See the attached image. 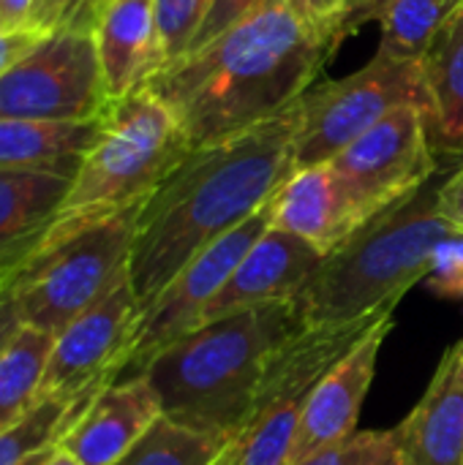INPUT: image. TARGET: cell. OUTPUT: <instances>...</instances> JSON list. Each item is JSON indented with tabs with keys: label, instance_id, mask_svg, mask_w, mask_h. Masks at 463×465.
Masks as SVG:
<instances>
[{
	"label": "cell",
	"instance_id": "cell-13",
	"mask_svg": "<svg viewBox=\"0 0 463 465\" xmlns=\"http://www.w3.org/2000/svg\"><path fill=\"white\" fill-rule=\"evenodd\" d=\"M390 330H393V316L382 319L311 392L308 406L300 417L289 465L300 463L317 452H325L357 433L355 428L366 395L374 384L377 360Z\"/></svg>",
	"mask_w": 463,
	"mask_h": 465
},
{
	"label": "cell",
	"instance_id": "cell-31",
	"mask_svg": "<svg viewBox=\"0 0 463 465\" xmlns=\"http://www.w3.org/2000/svg\"><path fill=\"white\" fill-rule=\"evenodd\" d=\"M287 5L308 25H314L317 30H322L325 35H330L333 41H344L341 33V8L344 0H287Z\"/></svg>",
	"mask_w": 463,
	"mask_h": 465
},
{
	"label": "cell",
	"instance_id": "cell-3",
	"mask_svg": "<svg viewBox=\"0 0 463 465\" xmlns=\"http://www.w3.org/2000/svg\"><path fill=\"white\" fill-rule=\"evenodd\" d=\"M300 324L292 300L229 313L172 341L139 376L166 420L237 441L270 354Z\"/></svg>",
	"mask_w": 463,
	"mask_h": 465
},
{
	"label": "cell",
	"instance_id": "cell-34",
	"mask_svg": "<svg viewBox=\"0 0 463 465\" xmlns=\"http://www.w3.org/2000/svg\"><path fill=\"white\" fill-rule=\"evenodd\" d=\"M442 213L463 229V161L442 185Z\"/></svg>",
	"mask_w": 463,
	"mask_h": 465
},
{
	"label": "cell",
	"instance_id": "cell-15",
	"mask_svg": "<svg viewBox=\"0 0 463 465\" xmlns=\"http://www.w3.org/2000/svg\"><path fill=\"white\" fill-rule=\"evenodd\" d=\"M161 417L145 376L117 379L90 398L60 439V450L82 465H117Z\"/></svg>",
	"mask_w": 463,
	"mask_h": 465
},
{
	"label": "cell",
	"instance_id": "cell-19",
	"mask_svg": "<svg viewBox=\"0 0 463 465\" xmlns=\"http://www.w3.org/2000/svg\"><path fill=\"white\" fill-rule=\"evenodd\" d=\"M68 188L71 177L55 172L0 169V270L5 278L41 240Z\"/></svg>",
	"mask_w": 463,
	"mask_h": 465
},
{
	"label": "cell",
	"instance_id": "cell-11",
	"mask_svg": "<svg viewBox=\"0 0 463 465\" xmlns=\"http://www.w3.org/2000/svg\"><path fill=\"white\" fill-rule=\"evenodd\" d=\"M142 311L126 272L52 341L41 398H82L117 381L128 365Z\"/></svg>",
	"mask_w": 463,
	"mask_h": 465
},
{
	"label": "cell",
	"instance_id": "cell-32",
	"mask_svg": "<svg viewBox=\"0 0 463 465\" xmlns=\"http://www.w3.org/2000/svg\"><path fill=\"white\" fill-rule=\"evenodd\" d=\"M46 33L33 30V27H22V30H3L0 27V76L19 60L25 57Z\"/></svg>",
	"mask_w": 463,
	"mask_h": 465
},
{
	"label": "cell",
	"instance_id": "cell-33",
	"mask_svg": "<svg viewBox=\"0 0 463 465\" xmlns=\"http://www.w3.org/2000/svg\"><path fill=\"white\" fill-rule=\"evenodd\" d=\"M385 3L388 0H344V8H341V33H344V38L349 33H355L363 22L377 19L379 8Z\"/></svg>",
	"mask_w": 463,
	"mask_h": 465
},
{
	"label": "cell",
	"instance_id": "cell-37",
	"mask_svg": "<svg viewBox=\"0 0 463 465\" xmlns=\"http://www.w3.org/2000/svg\"><path fill=\"white\" fill-rule=\"evenodd\" d=\"M44 465H82V463H79V460H74L68 452H63V450L57 447V452H55V455H52V458H49Z\"/></svg>",
	"mask_w": 463,
	"mask_h": 465
},
{
	"label": "cell",
	"instance_id": "cell-1",
	"mask_svg": "<svg viewBox=\"0 0 463 465\" xmlns=\"http://www.w3.org/2000/svg\"><path fill=\"white\" fill-rule=\"evenodd\" d=\"M300 101L224 142L191 150L136 215L128 259L145 305L207 245L257 215L295 172Z\"/></svg>",
	"mask_w": 463,
	"mask_h": 465
},
{
	"label": "cell",
	"instance_id": "cell-12",
	"mask_svg": "<svg viewBox=\"0 0 463 465\" xmlns=\"http://www.w3.org/2000/svg\"><path fill=\"white\" fill-rule=\"evenodd\" d=\"M270 226V202L226 232L221 240L207 245L202 253H196L158 294L150 305L142 311L139 332L128 357V365L120 379H134L145 371V365L166 349L172 341L183 338L186 332L196 330L202 322V313L213 302V297L224 289L235 267L243 262V256L251 251V245L267 232Z\"/></svg>",
	"mask_w": 463,
	"mask_h": 465
},
{
	"label": "cell",
	"instance_id": "cell-26",
	"mask_svg": "<svg viewBox=\"0 0 463 465\" xmlns=\"http://www.w3.org/2000/svg\"><path fill=\"white\" fill-rule=\"evenodd\" d=\"M210 5L213 0H156L164 65L175 63L188 52Z\"/></svg>",
	"mask_w": 463,
	"mask_h": 465
},
{
	"label": "cell",
	"instance_id": "cell-8",
	"mask_svg": "<svg viewBox=\"0 0 463 465\" xmlns=\"http://www.w3.org/2000/svg\"><path fill=\"white\" fill-rule=\"evenodd\" d=\"M401 106L434 114V98L420 60L377 52L371 63L300 98L295 172L330 163L368 128Z\"/></svg>",
	"mask_w": 463,
	"mask_h": 465
},
{
	"label": "cell",
	"instance_id": "cell-38",
	"mask_svg": "<svg viewBox=\"0 0 463 465\" xmlns=\"http://www.w3.org/2000/svg\"><path fill=\"white\" fill-rule=\"evenodd\" d=\"M232 444H235V441H232ZM216 465H235V458H232V447H229V450L221 455V460H218Z\"/></svg>",
	"mask_w": 463,
	"mask_h": 465
},
{
	"label": "cell",
	"instance_id": "cell-41",
	"mask_svg": "<svg viewBox=\"0 0 463 465\" xmlns=\"http://www.w3.org/2000/svg\"><path fill=\"white\" fill-rule=\"evenodd\" d=\"M458 346H461V365H463V341H458Z\"/></svg>",
	"mask_w": 463,
	"mask_h": 465
},
{
	"label": "cell",
	"instance_id": "cell-27",
	"mask_svg": "<svg viewBox=\"0 0 463 465\" xmlns=\"http://www.w3.org/2000/svg\"><path fill=\"white\" fill-rule=\"evenodd\" d=\"M396 452V430H363L295 465H379Z\"/></svg>",
	"mask_w": 463,
	"mask_h": 465
},
{
	"label": "cell",
	"instance_id": "cell-36",
	"mask_svg": "<svg viewBox=\"0 0 463 465\" xmlns=\"http://www.w3.org/2000/svg\"><path fill=\"white\" fill-rule=\"evenodd\" d=\"M19 327H22V324H19V316H16V311H14V305H11L8 294L3 292V297H0V351H3L5 343L16 335Z\"/></svg>",
	"mask_w": 463,
	"mask_h": 465
},
{
	"label": "cell",
	"instance_id": "cell-2",
	"mask_svg": "<svg viewBox=\"0 0 463 465\" xmlns=\"http://www.w3.org/2000/svg\"><path fill=\"white\" fill-rule=\"evenodd\" d=\"M338 41L270 0L216 41L164 65L147 84L191 150L243 134L297 104Z\"/></svg>",
	"mask_w": 463,
	"mask_h": 465
},
{
	"label": "cell",
	"instance_id": "cell-25",
	"mask_svg": "<svg viewBox=\"0 0 463 465\" xmlns=\"http://www.w3.org/2000/svg\"><path fill=\"white\" fill-rule=\"evenodd\" d=\"M229 447V439L161 417L117 465H216Z\"/></svg>",
	"mask_w": 463,
	"mask_h": 465
},
{
	"label": "cell",
	"instance_id": "cell-4",
	"mask_svg": "<svg viewBox=\"0 0 463 465\" xmlns=\"http://www.w3.org/2000/svg\"><path fill=\"white\" fill-rule=\"evenodd\" d=\"M445 180L437 172L423 188L368 218L327 253L292 300L300 322H349L396 308L418 281H426L437 242L456 229L442 213Z\"/></svg>",
	"mask_w": 463,
	"mask_h": 465
},
{
	"label": "cell",
	"instance_id": "cell-21",
	"mask_svg": "<svg viewBox=\"0 0 463 465\" xmlns=\"http://www.w3.org/2000/svg\"><path fill=\"white\" fill-rule=\"evenodd\" d=\"M420 63L434 98L428 120L434 153L458 158L463 153V5L439 27Z\"/></svg>",
	"mask_w": 463,
	"mask_h": 465
},
{
	"label": "cell",
	"instance_id": "cell-39",
	"mask_svg": "<svg viewBox=\"0 0 463 465\" xmlns=\"http://www.w3.org/2000/svg\"><path fill=\"white\" fill-rule=\"evenodd\" d=\"M379 465H401V463H398V455H396V452H390V455H388V458H385Z\"/></svg>",
	"mask_w": 463,
	"mask_h": 465
},
{
	"label": "cell",
	"instance_id": "cell-9",
	"mask_svg": "<svg viewBox=\"0 0 463 465\" xmlns=\"http://www.w3.org/2000/svg\"><path fill=\"white\" fill-rule=\"evenodd\" d=\"M106 106L90 30L46 33L0 76V120L82 123L101 117Z\"/></svg>",
	"mask_w": 463,
	"mask_h": 465
},
{
	"label": "cell",
	"instance_id": "cell-16",
	"mask_svg": "<svg viewBox=\"0 0 463 465\" xmlns=\"http://www.w3.org/2000/svg\"><path fill=\"white\" fill-rule=\"evenodd\" d=\"M90 33L109 101L147 87L164 68L156 0H101Z\"/></svg>",
	"mask_w": 463,
	"mask_h": 465
},
{
	"label": "cell",
	"instance_id": "cell-30",
	"mask_svg": "<svg viewBox=\"0 0 463 465\" xmlns=\"http://www.w3.org/2000/svg\"><path fill=\"white\" fill-rule=\"evenodd\" d=\"M267 3H270V0H213V5H210V11L205 14V19H202V25H199V30H196V35H194L188 52H194V49H199V46L216 41L221 33H226L229 27H235L237 22H243L246 16H251L254 11H259V8L267 5ZM188 52H186V54H188Z\"/></svg>",
	"mask_w": 463,
	"mask_h": 465
},
{
	"label": "cell",
	"instance_id": "cell-14",
	"mask_svg": "<svg viewBox=\"0 0 463 465\" xmlns=\"http://www.w3.org/2000/svg\"><path fill=\"white\" fill-rule=\"evenodd\" d=\"M322 262L325 256L306 240L267 226V232L235 267L224 289L213 297L199 324L248 308L295 300Z\"/></svg>",
	"mask_w": 463,
	"mask_h": 465
},
{
	"label": "cell",
	"instance_id": "cell-40",
	"mask_svg": "<svg viewBox=\"0 0 463 465\" xmlns=\"http://www.w3.org/2000/svg\"><path fill=\"white\" fill-rule=\"evenodd\" d=\"M3 292H5V272L0 270V297H3Z\"/></svg>",
	"mask_w": 463,
	"mask_h": 465
},
{
	"label": "cell",
	"instance_id": "cell-23",
	"mask_svg": "<svg viewBox=\"0 0 463 465\" xmlns=\"http://www.w3.org/2000/svg\"><path fill=\"white\" fill-rule=\"evenodd\" d=\"M93 395L96 392L82 398H41L25 420L0 433V465L46 463Z\"/></svg>",
	"mask_w": 463,
	"mask_h": 465
},
{
	"label": "cell",
	"instance_id": "cell-7",
	"mask_svg": "<svg viewBox=\"0 0 463 465\" xmlns=\"http://www.w3.org/2000/svg\"><path fill=\"white\" fill-rule=\"evenodd\" d=\"M393 311L390 305L349 322L300 324L284 338L267 360L251 417L232 444L235 465H289L311 392Z\"/></svg>",
	"mask_w": 463,
	"mask_h": 465
},
{
	"label": "cell",
	"instance_id": "cell-5",
	"mask_svg": "<svg viewBox=\"0 0 463 465\" xmlns=\"http://www.w3.org/2000/svg\"><path fill=\"white\" fill-rule=\"evenodd\" d=\"M188 153L175 112L150 87L109 101L101 134L41 240L142 207Z\"/></svg>",
	"mask_w": 463,
	"mask_h": 465
},
{
	"label": "cell",
	"instance_id": "cell-29",
	"mask_svg": "<svg viewBox=\"0 0 463 465\" xmlns=\"http://www.w3.org/2000/svg\"><path fill=\"white\" fill-rule=\"evenodd\" d=\"M101 0H38L30 27L41 33L55 30H93Z\"/></svg>",
	"mask_w": 463,
	"mask_h": 465
},
{
	"label": "cell",
	"instance_id": "cell-6",
	"mask_svg": "<svg viewBox=\"0 0 463 465\" xmlns=\"http://www.w3.org/2000/svg\"><path fill=\"white\" fill-rule=\"evenodd\" d=\"M139 210L38 240L5 278L19 324L57 338L96 305L128 272Z\"/></svg>",
	"mask_w": 463,
	"mask_h": 465
},
{
	"label": "cell",
	"instance_id": "cell-10",
	"mask_svg": "<svg viewBox=\"0 0 463 465\" xmlns=\"http://www.w3.org/2000/svg\"><path fill=\"white\" fill-rule=\"evenodd\" d=\"M363 223L407 199L439 172L428 134V112L401 106L330 161Z\"/></svg>",
	"mask_w": 463,
	"mask_h": 465
},
{
	"label": "cell",
	"instance_id": "cell-35",
	"mask_svg": "<svg viewBox=\"0 0 463 465\" xmlns=\"http://www.w3.org/2000/svg\"><path fill=\"white\" fill-rule=\"evenodd\" d=\"M35 3L38 0H0V27L3 30L30 27V16L35 11Z\"/></svg>",
	"mask_w": 463,
	"mask_h": 465
},
{
	"label": "cell",
	"instance_id": "cell-18",
	"mask_svg": "<svg viewBox=\"0 0 463 465\" xmlns=\"http://www.w3.org/2000/svg\"><path fill=\"white\" fill-rule=\"evenodd\" d=\"M401 465H463V365L456 343L437 368L423 401L396 428Z\"/></svg>",
	"mask_w": 463,
	"mask_h": 465
},
{
	"label": "cell",
	"instance_id": "cell-22",
	"mask_svg": "<svg viewBox=\"0 0 463 465\" xmlns=\"http://www.w3.org/2000/svg\"><path fill=\"white\" fill-rule=\"evenodd\" d=\"M52 341L55 338L41 330L19 327L0 351V433L38 406Z\"/></svg>",
	"mask_w": 463,
	"mask_h": 465
},
{
	"label": "cell",
	"instance_id": "cell-28",
	"mask_svg": "<svg viewBox=\"0 0 463 465\" xmlns=\"http://www.w3.org/2000/svg\"><path fill=\"white\" fill-rule=\"evenodd\" d=\"M426 281L431 283V289L439 297H450V300H463V229L456 226L453 232H448L434 253H431V264H428V275Z\"/></svg>",
	"mask_w": 463,
	"mask_h": 465
},
{
	"label": "cell",
	"instance_id": "cell-17",
	"mask_svg": "<svg viewBox=\"0 0 463 465\" xmlns=\"http://www.w3.org/2000/svg\"><path fill=\"white\" fill-rule=\"evenodd\" d=\"M270 226L306 240L327 256L363 226V218L330 163H322L292 172L278 188L270 199Z\"/></svg>",
	"mask_w": 463,
	"mask_h": 465
},
{
	"label": "cell",
	"instance_id": "cell-20",
	"mask_svg": "<svg viewBox=\"0 0 463 465\" xmlns=\"http://www.w3.org/2000/svg\"><path fill=\"white\" fill-rule=\"evenodd\" d=\"M104 114L82 123L0 120V169L55 172L71 177L101 134Z\"/></svg>",
	"mask_w": 463,
	"mask_h": 465
},
{
	"label": "cell",
	"instance_id": "cell-24",
	"mask_svg": "<svg viewBox=\"0 0 463 465\" xmlns=\"http://www.w3.org/2000/svg\"><path fill=\"white\" fill-rule=\"evenodd\" d=\"M461 5L463 0H388L377 14L382 25L379 52L420 60L439 27Z\"/></svg>",
	"mask_w": 463,
	"mask_h": 465
}]
</instances>
